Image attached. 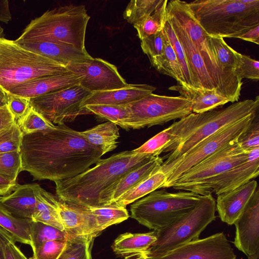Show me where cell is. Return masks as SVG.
<instances>
[{
	"instance_id": "cell-1",
	"label": "cell",
	"mask_w": 259,
	"mask_h": 259,
	"mask_svg": "<svg viewBox=\"0 0 259 259\" xmlns=\"http://www.w3.org/2000/svg\"><path fill=\"white\" fill-rule=\"evenodd\" d=\"M22 171L34 180L61 181L74 177L101 160V151L65 124L23 135Z\"/></svg>"
},
{
	"instance_id": "cell-2",
	"label": "cell",
	"mask_w": 259,
	"mask_h": 259,
	"mask_svg": "<svg viewBox=\"0 0 259 259\" xmlns=\"http://www.w3.org/2000/svg\"><path fill=\"white\" fill-rule=\"evenodd\" d=\"M153 157L125 151L101 159L96 165L71 178L55 182L60 201L83 207L111 205V195L118 182Z\"/></svg>"
},
{
	"instance_id": "cell-3",
	"label": "cell",
	"mask_w": 259,
	"mask_h": 259,
	"mask_svg": "<svg viewBox=\"0 0 259 259\" xmlns=\"http://www.w3.org/2000/svg\"><path fill=\"white\" fill-rule=\"evenodd\" d=\"M259 97L233 103L229 106L207 112L192 113L172 124L173 137L164 152L161 165L179 158L199 142L221 128L235 123L258 110Z\"/></svg>"
},
{
	"instance_id": "cell-4",
	"label": "cell",
	"mask_w": 259,
	"mask_h": 259,
	"mask_svg": "<svg viewBox=\"0 0 259 259\" xmlns=\"http://www.w3.org/2000/svg\"><path fill=\"white\" fill-rule=\"evenodd\" d=\"M187 5L211 36L236 38L259 25V0H195Z\"/></svg>"
},
{
	"instance_id": "cell-5",
	"label": "cell",
	"mask_w": 259,
	"mask_h": 259,
	"mask_svg": "<svg viewBox=\"0 0 259 259\" xmlns=\"http://www.w3.org/2000/svg\"><path fill=\"white\" fill-rule=\"evenodd\" d=\"M90 19L83 5H69L56 8L32 20L14 41H50L85 50V33Z\"/></svg>"
},
{
	"instance_id": "cell-6",
	"label": "cell",
	"mask_w": 259,
	"mask_h": 259,
	"mask_svg": "<svg viewBox=\"0 0 259 259\" xmlns=\"http://www.w3.org/2000/svg\"><path fill=\"white\" fill-rule=\"evenodd\" d=\"M69 72L65 66L23 48L14 40L0 38V86L7 93L34 79Z\"/></svg>"
},
{
	"instance_id": "cell-7",
	"label": "cell",
	"mask_w": 259,
	"mask_h": 259,
	"mask_svg": "<svg viewBox=\"0 0 259 259\" xmlns=\"http://www.w3.org/2000/svg\"><path fill=\"white\" fill-rule=\"evenodd\" d=\"M216 204L211 194L200 195L194 207L172 223L156 231V240L140 259H153L199 239L201 232L215 220Z\"/></svg>"
},
{
	"instance_id": "cell-8",
	"label": "cell",
	"mask_w": 259,
	"mask_h": 259,
	"mask_svg": "<svg viewBox=\"0 0 259 259\" xmlns=\"http://www.w3.org/2000/svg\"><path fill=\"white\" fill-rule=\"evenodd\" d=\"M167 13L172 16L185 28L194 46L203 58L206 67L217 84L219 91L230 102L238 101L243 82L225 73L219 67L211 48L210 36L193 15L187 2H168Z\"/></svg>"
},
{
	"instance_id": "cell-9",
	"label": "cell",
	"mask_w": 259,
	"mask_h": 259,
	"mask_svg": "<svg viewBox=\"0 0 259 259\" xmlns=\"http://www.w3.org/2000/svg\"><path fill=\"white\" fill-rule=\"evenodd\" d=\"M200 196L190 191L155 190L131 206V217L149 229L157 231L191 211Z\"/></svg>"
},
{
	"instance_id": "cell-10",
	"label": "cell",
	"mask_w": 259,
	"mask_h": 259,
	"mask_svg": "<svg viewBox=\"0 0 259 259\" xmlns=\"http://www.w3.org/2000/svg\"><path fill=\"white\" fill-rule=\"evenodd\" d=\"M192 102L182 96H167L153 93L124 105L128 113L126 130L162 125L183 118L192 113Z\"/></svg>"
},
{
	"instance_id": "cell-11",
	"label": "cell",
	"mask_w": 259,
	"mask_h": 259,
	"mask_svg": "<svg viewBox=\"0 0 259 259\" xmlns=\"http://www.w3.org/2000/svg\"><path fill=\"white\" fill-rule=\"evenodd\" d=\"M255 110L241 120L225 126L205 138L186 154L166 165H161L159 170L166 177L161 188H169L182 174L197 164L228 143L237 139L250 126L257 116Z\"/></svg>"
},
{
	"instance_id": "cell-12",
	"label": "cell",
	"mask_w": 259,
	"mask_h": 259,
	"mask_svg": "<svg viewBox=\"0 0 259 259\" xmlns=\"http://www.w3.org/2000/svg\"><path fill=\"white\" fill-rule=\"evenodd\" d=\"M92 93L78 84L30 98L29 103L34 111L53 124L59 125L91 114L81 104Z\"/></svg>"
},
{
	"instance_id": "cell-13",
	"label": "cell",
	"mask_w": 259,
	"mask_h": 259,
	"mask_svg": "<svg viewBox=\"0 0 259 259\" xmlns=\"http://www.w3.org/2000/svg\"><path fill=\"white\" fill-rule=\"evenodd\" d=\"M237 139L228 143L188 169L172 183L169 187L186 191L245 161L249 152L244 150L241 147Z\"/></svg>"
},
{
	"instance_id": "cell-14",
	"label": "cell",
	"mask_w": 259,
	"mask_h": 259,
	"mask_svg": "<svg viewBox=\"0 0 259 259\" xmlns=\"http://www.w3.org/2000/svg\"><path fill=\"white\" fill-rule=\"evenodd\" d=\"M259 173V148L249 152L242 163L229 170L211 178L198 185L187 189L199 195L214 193L217 195L235 189L258 176Z\"/></svg>"
},
{
	"instance_id": "cell-15",
	"label": "cell",
	"mask_w": 259,
	"mask_h": 259,
	"mask_svg": "<svg viewBox=\"0 0 259 259\" xmlns=\"http://www.w3.org/2000/svg\"><path fill=\"white\" fill-rule=\"evenodd\" d=\"M66 67L81 77L79 84L91 93L111 91L129 85L115 65L101 58H93L90 62L70 64Z\"/></svg>"
},
{
	"instance_id": "cell-16",
	"label": "cell",
	"mask_w": 259,
	"mask_h": 259,
	"mask_svg": "<svg viewBox=\"0 0 259 259\" xmlns=\"http://www.w3.org/2000/svg\"><path fill=\"white\" fill-rule=\"evenodd\" d=\"M153 259H237L224 232L183 244Z\"/></svg>"
},
{
	"instance_id": "cell-17",
	"label": "cell",
	"mask_w": 259,
	"mask_h": 259,
	"mask_svg": "<svg viewBox=\"0 0 259 259\" xmlns=\"http://www.w3.org/2000/svg\"><path fill=\"white\" fill-rule=\"evenodd\" d=\"M233 243L247 259H259V191L257 188L244 210L235 221Z\"/></svg>"
},
{
	"instance_id": "cell-18",
	"label": "cell",
	"mask_w": 259,
	"mask_h": 259,
	"mask_svg": "<svg viewBox=\"0 0 259 259\" xmlns=\"http://www.w3.org/2000/svg\"><path fill=\"white\" fill-rule=\"evenodd\" d=\"M167 16L184 51L193 77L195 89H215L219 91L218 87L210 75L203 58L194 46L185 28L172 16L167 13Z\"/></svg>"
},
{
	"instance_id": "cell-19",
	"label": "cell",
	"mask_w": 259,
	"mask_h": 259,
	"mask_svg": "<svg viewBox=\"0 0 259 259\" xmlns=\"http://www.w3.org/2000/svg\"><path fill=\"white\" fill-rule=\"evenodd\" d=\"M59 201V214L68 238L94 240L100 234L96 219L88 207Z\"/></svg>"
},
{
	"instance_id": "cell-20",
	"label": "cell",
	"mask_w": 259,
	"mask_h": 259,
	"mask_svg": "<svg viewBox=\"0 0 259 259\" xmlns=\"http://www.w3.org/2000/svg\"><path fill=\"white\" fill-rule=\"evenodd\" d=\"M257 188V181L250 180L239 187L218 195L216 210L221 221L229 225H234Z\"/></svg>"
},
{
	"instance_id": "cell-21",
	"label": "cell",
	"mask_w": 259,
	"mask_h": 259,
	"mask_svg": "<svg viewBox=\"0 0 259 259\" xmlns=\"http://www.w3.org/2000/svg\"><path fill=\"white\" fill-rule=\"evenodd\" d=\"M81 79L79 75L71 72L42 76L15 87L7 93L30 99L78 85Z\"/></svg>"
},
{
	"instance_id": "cell-22",
	"label": "cell",
	"mask_w": 259,
	"mask_h": 259,
	"mask_svg": "<svg viewBox=\"0 0 259 259\" xmlns=\"http://www.w3.org/2000/svg\"><path fill=\"white\" fill-rule=\"evenodd\" d=\"M15 43L65 67L70 64L87 63L94 58L86 50H80L65 44L50 41Z\"/></svg>"
},
{
	"instance_id": "cell-23",
	"label": "cell",
	"mask_w": 259,
	"mask_h": 259,
	"mask_svg": "<svg viewBox=\"0 0 259 259\" xmlns=\"http://www.w3.org/2000/svg\"><path fill=\"white\" fill-rule=\"evenodd\" d=\"M156 88L146 84H129L124 88L92 93L82 103L88 105H124L153 93Z\"/></svg>"
},
{
	"instance_id": "cell-24",
	"label": "cell",
	"mask_w": 259,
	"mask_h": 259,
	"mask_svg": "<svg viewBox=\"0 0 259 259\" xmlns=\"http://www.w3.org/2000/svg\"><path fill=\"white\" fill-rule=\"evenodd\" d=\"M35 187V184H18L12 193L1 197L0 201L14 217L31 220L36 207Z\"/></svg>"
},
{
	"instance_id": "cell-25",
	"label": "cell",
	"mask_w": 259,
	"mask_h": 259,
	"mask_svg": "<svg viewBox=\"0 0 259 259\" xmlns=\"http://www.w3.org/2000/svg\"><path fill=\"white\" fill-rule=\"evenodd\" d=\"M156 240V231L144 233H125L114 241L112 248L124 259H140Z\"/></svg>"
},
{
	"instance_id": "cell-26",
	"label": "cell",
	"mask_w": 259,
	"mask_h": 259,
	"mask_svg": "<svg viewBox=\"0 0 259 259\" xmlns=\"http://www.w3.org/2000/svg\"><path fill=\"white\" fill-rule=\"evenodd\" d=\"M168 89L179 92L181 96L190 100L192 103V112L195 113L207 112L230 102L226 96L215 89H196L179 84Z\"/></svg>"
},
{
	"instance_id": "cell-27",
	"label": "cell",
	"mask_w": 259,
	"mask_h": 259,
	"mask_svg": "<svg viewBox=\"0 0 259 259\" xmlns=\"http://www.w3.org/2000/svg\"><path fill=\"white\" fill-rule=\"evenodd\" d=\"M35 191L36 207L32 221L41 222L65 231L59 211V200L36 184Z\"/></svg>"
},
{
	"instance_id": "cell-28",
	"label": "cell",
	"mask_w": 259,
	"mask_h": 259,
	"mask_svg": "<svg viewBox=\"0 0 259 259\" xmlns=\"http://www.w3.org/2000/svg\"><path fill=\"white\" fill-rule=\"evenodd\" d=\"M163 160L160 156L153 157L146 163L127 174L115 186L111 195V205L123 194L132 189L156 172Z\"/></svg>"
},
{
	"instance_id": "cell-29",
	"label": "cell",
	"mask_w": 259,
	"mask_h": 259,
	"mask_svg": "<svg viewBox=\"0 0 259 259\" xmlns=\"http://www.w3.org/2000/svg\"><path fill=\"white\" fill-rule=\"evenodd\" d=\"M79 133L103 154L114 150L119 137V128L115 123L107 121Z\"/></svg>"
},
{
	"instance_id": "cell-30",
	"label": "cell",
	"mask_w": 259,
	"mask_h": 259,
	"mask_svg": "<svg viewBox=\"0 0 259 259\" xmlns=\"http://www.w3.org/2000/svg\"><path fill=\"white\" fill-rule=\"evenodd\" d=\"M163 31L165 40L163 53L161 56L150 60L151 64L160 73L176 79L178 84L186 87L176 55L165 32Z\"/></svg>"
},
{
	"instance_id": "cell-31",
	"label": "cell",
	"mask_w": 259,
	"mask_h": 259,
	"mask_svg": "<svg viewBox=\"0 0 259 259\" xmlns=\"http://www.w3.org/2000/svg\"><path fill=\"white\" fill-rule=\"evenodd\" d=\"M166 180L165 175L158 169L147 179L123 194L113 204L126 207L127 205L145 196L157 189L161 188Z\"/></svg>"
},
{
	"instance_id": "cell-32",
	"label": "cell",
	"mask_w": 259,
	"mask_h": 259,
	"mask_svg": "<svg viewBox=\"0 0 259 259\" xmlns=\"http://www.w3.org/2000/svg\"><path fill=\"white\" fill-rule=\"evenodd\" d=\"M210 41L220 68L229 75L242 80L234 71L239 53L229 46L222 37L210 36Z\"/></svg>"
},
{
	"instance_id": "cell-33",
	"label": "cell",
	"mask_w": 259,
	"mask_h": 259,
	"mask_svg": "<svg viewBox=\"0 0 259 259\" xmlns=\"http://www.w3.org/2000/svg\"><path fill=\"white\" fill-rule=\"evenodd\" d=\"M32 222L30 219L14 217L0 201V226L10 232L16 241L30 245V229Z\"/></svg>"
},
{
	"instance_id": "cell-34",
	"label": "cell",
	"mask_w": 259,
	"mask_h": 259,
	"mask_svg": "<svg viewBox=\"0 0 259 259\" xmlns=\"http://www.w3.org/2000/svg\"><path fill=\"white\" fill-rule=\"evenodd\" d=\"M88 208L96 219L100 233L106 228L121 223L130 217L125 207L113 204Z\"/></svg>"
},
{
	"instance_id": "cell-35",
	"label": "cell",
	"mask_w": 259,
	"mask_h": 259,
	"mask_svg": "<svg viewBox=\"0 0 259 259\" xmlns=\"http://www.w3.org/2000/svg\"><path fill=\"white\" fill-rule=\"evenodd\" d=\"M30 246L33 252L44 243L68 238L65 231L39 222L32 221L30 229Z\"/></svg>"
},
{
	"instance_id": "cell-36",
	"label": "cell",
	"mask_w": 259,
	"mask_h": 259,
	"mask_svg": "<svg viewBox=\"0 0 259 259\" xmlns=\"http://www.w3.org/2000/svg\"><path fill=\"white\" fill-rule=\"evenodd\" d=\"M163 0H133L127 5L123 18L135 26L152 14L161 5Z\"/></svg>"
},
{
	"instance_id": "cell-37",
	"label": "cell",
	"mask_w": 259,
	"mask_h": 259,
	"mask_svg": "<svg viewBox=\"0 0 259 259\" xmlns=\"http://www.w3.org/2000/svg\"><path fill=\"white\" fill-rule=\"evenodd\" d=\"M167 0H163L153 14L134 26L140 40L163 30L167 17Z\"/></svg>"
},
{
	"instance_id": "cell-38",
	"label": "cell",
	"mask_w": 259,
	"mask_h": 259,
	"mask_svg": "<svg viewBox=\"0 0 259 259\" xmlns=\"http://www.w3.org/2000/svg\"><path fill=\"white\" fill-rule=\"evenodd\" d=\"M163 29L176 55L186 87L195 89L193 77L189 67L184 51L176 36L167 16Z\"/></svg>"
},
{
	"instance_id": "cell-39",
	"label": "cell",
	"mask_w": 259,
	"mask_h": 259,
	"mask_svg": "<svg viewBox=\"0 0 259 259\" xmlns=\"http://www.w3.org/2000/svg\"><path fill=\"white\" fill-rule=\"evenodd\" d=\"M172 137L173 126L171 124L132 151L135 154H146L153 156H159L168 146Z\"/></svg>"
},
{
	"instance_id": "cell-40",
	"label": "cell",
	"mask_w": 259,
	"mask_h": 259,
	"mask_svg": "<svg viewBox=\"0 0 259 259\" xmlns=\"http://www.w3.org/2000/svg\"><path fill=\"white\" fill-rule=\"evenodd\" d=\"M84 108L91 114L94 113L126 130L125 123L128 113L124 105H88Z\"/></svg>"
},
{
	"instance_id": "cell-41",
	"label": "cell",
	"mask_w": 259,
	"mask_h": 259,
	"mask_svg": "<svg viewBox=\"0 0 259 259\" xmlns=\"http://www.w3.org/2000/svg\"><path fill=\"white\" fill-rule=\"evenodd\" d=\"M93 241L83 237L68 238L66 246L58 259H92Z\"/></svg>"
},
{
	"instance_id": "cell-42",
	"label": "cell",
	"mask_w": 259,
	"mask_h": 259,
	"mask_svg": "<svg viewBox=\"0 0 259 259\" xmlns=\"http://www.w3.org/2000/svg\"><path fill=\"white\" fill-rule=\"evenodd\" d=\"M22 171V159L20 151L0 153V176L13 182H16Z\"/></svg>"
},
{
	"instance_id": "cell-43",
	"label": "cell",
	"mask_w": 259,
	"mask_h": 259,
	"mask_svg": "<svg viewBox=\"0 0 259 259\" xmlns=\"http://www.w3.org/2000/svg\"><path fill=\"white\" fill-rule=\"evenodd\" d=\"M16 121L23 135L52 128L55 126L34 111L31 107L22 118Z\"/></svg>"
},
{
	"instance_id": "cell-44",
	"label": "cell",
	"mask_w": 259,
	"mask_h": 259,
	"mask_svg": "<svg viewBox=\"0 0 259 259\" xmlns=\"http://www.w3.org/2000/svg\"><path fill=\"white\" fill-rule=\"evenodd\" d=\"M17 121L10 128L0 133V153L20 151L23 137Z\"/></svg>"
},
{
	"instance_id": "cell-45",
	"label": "cell",
	"mask_w": 259,
	"mask_h": 259,
	"mask_svg": "<svg viewBox=\"0 0 259 259\" xmlns=\"http://www.w3.org/2000/svg\"><path fill=\"white\" fill-rule=\"evenodd\" d=\"M234 71L241 79L245 78L257 81L259 79V62L249 56L239 53Z\"/></svg>"
},
{
	"instance_id": "cell-46",
	"label": "cell",
	"mask_w": 259,
	"mask_h": 259,
	"mask_svg": "<svg viewBox=\"0 0 259 259\" xmlns=\"http://www.w3.org/2000/svg\"><path fill=\"white\" fill-rule=\"evenodd\" d=\"M165 40L163 30L141 40V47L149 60L161 56L163 53Z\"/></svg>"
},
{
	"instance_id": "cell-47",
	"label": "cell",
	"mask_w": 259,
	"mask_h": 259,
	"mask_svg": "<svg viewBox=\"0 0 259 259\" xmlns=\"http://www.w3.org/2000/svg\"><path fill=\"white\" fill-rule=\"evenodd\" d=\"M67 239L46 242L34 251L29 259H58L65 248Z\"/></svg>"
},
{
	"instance_id": "cell-48",
	"label": "cell",
	"mask_w": 259,
	"mask_h": 259,
	"mask_svg": "<svg viewBox=\"0 0 259 259\" xmlns=\"http://www.w3.org/2000/svg\"><path fill=\"white\" fill-rule=\"evenodd\" d=\"M255 119L237 139L241 147L247 152L259 148V123L258 120L255 121Z\"/></svg>"
},
{
	"instance_id": "cell-49",
	"label": "cell",
	"mask_w": 259,
	"mask_h": 259,
	"mask_svg": "<svg viewBox=\"0 0 259 259\" xmlns=\"http://www.w3.org/2000/svg\"><path fill=\"white\" fill-rule=\"evenodd\" d=\"M8 106L16 121L22 118L31 108L29 99L8 93Z\"/></svg>"
},
{
	"instance_id": "cell-50",
	"label": "cell",
	"mask_w": 259,
	"mask_h": 259,
	"mask_svg": "<svg viewBox=\"0 0 259 259\" xmlns=\"http://www.w3.org/2000/svg\"><path fill=\"white\" fill-rule=\"evenodd\" d=\"M16 122L8 105L0 108V133L11 127Z\"/></svg>"
},
{
	"instance_id": "cell-51",
	"label": "cell",
	"mask_w": 259,
	"mask_h": 259,
	"mask_svg": "<svg viewBox=\"0 0 259 259\" xmlns=\"http://www.w3.org/2000/svg\"><path fill=\"white\" fill-rule=\"evenodd\" d=\"M13 235L0 226V259H5V248L10 243H15Z\"/></svg>"
},
{
	"instance_id": "cell-52",
	"label": "cell",
	"mask_w": 259,
	"mask_h": 259,
	"mask_svg": "<svg viewBox=\"0 0 259 259\" xmlns=\"http://www.w3.org/2000/svg\"><path fill=\"white\" fill-rule=\"evenodd\" d=\"M236 38H240L243 40L251 42L258 45L259 44V25L238 35Z\"/></svg>"
},
{
	"instance_id": "cell-53",
	"label": "cell",
	"mask_w": 259,
	"mask_h": 259,
	"mask_svg": "<svg viewBox=\"0 0 259 259\" xmlns=\"http://www.w3.org/2000/svg\"><path fill=\"white\" fill-rule=\"evenodd\" d=\"M5 259H28L15 243H9L5 248Z\"/></svg>"
},
{
	"instance_id": "cell-54",
	"label": "cell",
	"mask_w": 259,
	"mask_h": 259,
	"mask_svg": "<svg viewBox=\"0 0 259 259\" xmlns=\"http://www.w3.org/2000/svg\"><path fill=\"white\" fill-rule=\"evenodd\" d=\"M17 185V182H11L0 176V196H3L10 194Z\"/></svg>"
},
{
	"instance_id": "cell-55",
	"label": "cell",
	"mask_w": 259,
	"mask_h": 259,
	"mask_svg": "<svg viewBox=\"0 0 259 259\" xmlns=\"http://www.w3.org/2000/svg\"><path fill=\"white\" fill-rule=\"evenodd\" d=\"M11 19L12 16L10 11L9 1H0V21L7 24Z\"/></svg>"
},
{
	"instance_id": "cell-56",
	"label": "cell",
	"mask_w": 259,
	"mask_h": 259,
	"mask_svg": "<svg viewBox=\"0 0 259 259\" xmlns=\"http://www.w3.org/2000/svg\"><path fill=\"white\" fill-rule=\"evenodd\" d=\"M8 93L0 86V108L8 105Z\"/></svg>"
},
{
	"instance_id": "cell-57",
	"label": "cell",
	"mask_w": 259,
	"mask_h": 259,
	"mask_svg": "<svg viewBox=\"0 0 259 259\" xmlns=\"http://www.w3.org/2000/svg\"><path fill=\"white\" fill-rule=\"evenodd\" d=\"M3 37H4V29L0 26V38H3Z\"/></svg>"
}]
</instances>
